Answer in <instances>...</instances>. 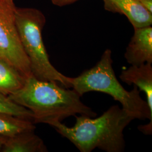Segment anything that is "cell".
Wrapping results in <instances>:
<instances>
[{
    "mask_svg": "<svg viewBox=\"0 0 152 152\" xmlns=\"http://www.w3.org/2000/svg\"><path fill=\"white\" fill-rule=\"evenodd\" d=\"M15 103L29 109L33 114L34 124L60 121L77 114L95 117L97 114L83 103L81 96L53 81H45L32 75L23 86L8 96Z\"/></svg>",
    "mask_w": 152,
    "mask_h": 152,
    "instance_id": "1",
    "label": "cell"
},
{
    "mask_svg": "<svg viewBox=\"0 0 152 152\" xmlns=\"http://www.w3.org/2000/svg\"><path fill=\"white\" fill-rule=\"evenodd\" d=\"M73 127L60 121L49 125L72 142L81 152L95 148L107 152H122L125 148L124 131L134 118L118 105H113L96 118L85 115L76 116Z\"/></svg>",
    "mask_w": 152,
    "mask_h": 152,
    "instance_id": "2",
    "label": "cell"
},
{
    "mask_svg": "<svg viewBox=\"0 0 152 152\" xmlns=\"http://www.w3.org/2000/svg\"><path fill=\"white\" fill-rule=\"evenodd\" d=\"M112 64V51L107 49L100 60L91 68L76 77H70L71 87L81 96L92 91L108 94L114 100L120 102L122 108L134 120H150L145 127L152 130V113L147 101L141 98L140 90L135 86L129 91L123 87L115 76Z\"/></svg>",
    "mask_w": 152,
    "mask_h": 152,
    "instance_id": "3",
    "label": "cell"
},
{
    "mask_svg": "<svg viewBox=\"0 0 152 152\" xmlns=\"http://www.w3.org/2000/svg\"><path fill=\"white\" fill-rule=\"evenodd\" d=\"M15 19L33 76L41 81L55 82L63 87L71 88L70 77L58 71L49 59L42 36L46 24L44 14L37 9L16 7Z\"/></svg>",
    "mask_w": 152,
    "mask_h": 152,
    "instance_id": "4",
    "label": "cell"
},
{
    "mask_svg": "<svg viewBox=\"0 0 152 152\" xmlns=\"http://www.w3.org/2000/svg\"><path fill=\"white\" fill-rule=\"evenodd\" d=\"M16 8L14 0H0V60L27 78L32 72L16 28Z\"/></svg>",
    "mask_w": 152,
    "mask_h": 152,
    "instance_id": "5",
    "label": "cell"
},
{
    "mask_svg": "<svg viewBox=\"0 0 152 152\" xmlns=\"http://www.w3.org/2000/svg\"><path fill=\"white\" fill-rule=\"evenodd\" d=\"M127 62L131 65L152 64V28H134V33L125 53Z\"/></svg>",
    "mask_w": 152,
    "mask_h": 152,
    "instance_id": "6",
    "label": "cell"
},
{
    "mask_svg": "<svg viewBox=\"0 0 152 152\" xmlns=\"http://www.w3.org/2000/svg\"><path fill=\"white\" fill-rule=\"evenodd\" d=\"M106 10L124 14L134 28L151 26L152 14L138 0H103Z\"/></svg>",
    "mask_w": 152,
    "mask_h": 152,
    "instance_id": "7",
    "label": "cell"
},
{
    "mask_svg": "<svg viewBox=\"0 0 152 152\" xmlns=\"http://www.w3.org/2000/svg\"><path fill=\"white\" fill-rule=\"evenodd\" d=\"M120 78L122 81L129 85L133 84L140 91L145 93L149 108L152 113V64L131 65L122 70Z\"/></svg>",
    "mask_w": 152,
    "mask_h": 152,
    "instance_id": "8",
    "label": "cell"
},
{
    "mask_svg": "<svg viewBox=\"0 0 152 152\" xmlns=\"http://www.w3.org/2000/svg\"><path fill=\"white\" fill-rule=\"evenodd\" d=\"M1 152H46L48 149L43 140L34 133V130H31L6 137Z\"/></svg>",
    "mask_w": 152,
    "mask_h": 152,
    "instance_id": "9",
    "label": "cell"
},
{
    "mask_svg": "<svg viewBox=\"0 0 152 152\" xmlns=\"http://www.w3.org/2000/svg\"><path fill=\"white\" fill-rule=\"evenodd\" d=\"M26 77L14 67L0 60V92L9 96L23 86Z\"/></svg>",
    "mask_w": 152,
    "mask_h": 152,
    "instance_id": "10",
    "label": "cell"
},
{
    "mask_svg": "<svg viewBox=\"0 0 152 152\" xmlns=\"http://www.w3.org/2000/svg\"><path fill=\"white\" fill-rule=\"evenodd\" d=\"M34 123L15 115L0 113V135L5 137L14 136L27 131L34 130Z\"/></svg>",
    "mask_w": 152,
    "mask_h": 152,
    "instance_id": "11",
    "label": "cell"
},
{
    "mask_svg": "<svg viewBox=\"0 0 152 152\" xmlns=\"http://www.w3.org/2000/svg\"><path fill=\"white\" fill-rule=\"evenodd\" d=\"M0 113L12 114L33 122L32 112L29 109L15 103L8 96L0 92Z\"/></svg>",
    "mask_w": 152,
    "mask_h": 152,
    "instance_id": "12",
    "label": "cell"
},
{
    "mask_svg": "<svg viewBox=\"0 0 152 152\" xmlns=\"http://www.w3.org/2000/svg\"><path fill=\"white\" fill-rule=\"evenodd\" d=\"M78 0H51V2L55 6H64L70 5Z\"/></svg>",
    "mask_w": 152,
    "mask_h": 152,
    "instance_id": "13",
    "label": "cell"
},
{
    "mask_svg": "<svg viewBox=\"0 0 152 152\" xmlns=\"http://www.w3.org/2000/svg\"><path fill=\"white\" fill-rule=\"evenodd\" d=\"M148 11L152 14V0H138Z\"/></svg>",
    "mask_w": 152,
    "mask_h": 152,
    "instance_id": "14",
    "label": "cell"
},
{
    "mask_svg": "<svg viewBox=\"0 0 152 152\" xmlns=\"http://www.w3.org/2000/svg\"><path fill=\"white\" fill-rule=\"evenodd\" d=\"M6 137L0 135V152H1L3 145L5 141Z\"/></svg>",
    "mask_w": 152,
    "mask_h": 152,
    "instance_id": "15",
    "label": "cell"
}]
</instances>
